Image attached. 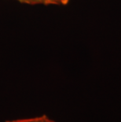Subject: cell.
Masks as SVG:
<instances>
[{
    "label": "cell",
    "instance_id": "obj_1",
    "mask_svg": "<svg viewBox=\"0 0 121 122\" xmlns=\"http://www.w3.org/2000/svg\"><path fill=\"white\" fill-rule=\"evenodd\" d=\"M21 3L28 5H61L62 6V0H16Z\"/></svg>",
    "mask_w": 121,
    "mask_h": 122
},
{
    "label": "cell",
    "instance_id": "obj_2",
    "mask_svg": "<svg viewBox=\"0 0 121 122\" xmlns=\"http://www.w3.org/2000/svg\"><path fill=\"white\" fill-rule=\"evenodd\" d=\"M6 122H56L50 117H48L47 115H41L35 117H29V118H20V119H15V120L6 121Z\"/></svg>",
    "mask_w": 121,
    "mask_h": 122
},
{
    "label": "cell",
    "instance_id": "obj_3",
    "mask_svg": "<svg viewBox=\"0 0 121 122\" xmlns=\"http://www.w3.org/2000/svg\"><path fill=\"white\" fill-rule=\"evenodd\" d=\"M70 0H62V6H65L69 2Z\"/></svg>",
    "mask_w": 121,
    "mask_h": 122
}]
</instances>
